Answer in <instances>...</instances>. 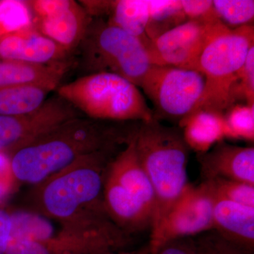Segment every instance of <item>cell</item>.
I'll return each mask as SVG.
<instances>
[{
  "mask_svg": "<svg viewBox=\"0 0 254 254\" xmlns=\"http://www.w3.org/2000/svg\"><path fill=\"white\" fill-rule=\"evenodd\" d=\"M115 150L96 152L32 186L26 209L79 232L132 241L110 218L104 200L105 176Z\"/></svg>",
  "mask_w": 254,
  "mask_h": 254,
  "instance_id": "cell-1",
  "label": "cell"
},
{
  "mask_svg": "<svg viewBox=\"0 0 254 254\" xmlns=\"http://www.w3.org/2000/svg\"><path fill=\"white\" fill-rule=\"evenodd\" d=\"M141 122H110L77 117L65 122L11 155L19 184L34 185L86 155L127 145Z\"/></svg>",
  "mask_w": 254,
  "mask_h": 254,
  "instance_id": "cell-2",
  "label": "cell"
},
{
  "mask_svg": "<svg viewBox=\"0 0 254 254\" xmlns=\"http://www.w3.org/2000/svg\"><path fill=\"white\" fill-rule=\"evenodd\" d=\"M138 158L155 195L150 233L158 230L189 185L190 148L180 127H167L154 120L141 122L135 136Z\"/></svg>",
  "mask_w": 254,
  "mask_h": 254,
  "instance_id": "cell-3",
  "label": "cell"
},
{
  "mask_svg": "<svg viewBox=\"0 0 254 254\" xmlns=\"http://www.w3.org/2000/svg\"><path fill=\"white\" fill-rule=\"evenodd\" d=\"M138 87L110 73L86 74L58 88L57 94L86 118L110 122L154 120Z\"/></svg>",
  "mask_w": 254,
  "mask_h": 254,
  "instance_id": "cell-4",
  "label": "cell"
},
{
  "mask_svg": "<svg viewBox=\"0 0 254 254\" xmlns=\"http://www.w3.org/2000/svg\"><path fill=\"white\" fill-rule=\"evenodd\" d=\"M13 237L6 254H105L129 242L77 231L28 209L11 211Z\"/></svg>",
  "mask_w": 254,
  "mask_h": 254,
  "instance_id": "cell-5",
  "label": "cell"
},
{
  "mask_svg": "<svg viewBox=\"0 0 254 254\" xmlns=\"http://www.w3.org/2000/svg\"><path fill=\"white\" fill-rule=\"evenodd\" d=\"M78 48L87 74L114 73L138 87L155 64L151 52L141 40L103 18H91Z\"/></svg>",
  "mask_w": 254,
  "mask_h": 254,
  "instance_id": "cell-6",
  "label": "cell"
},
{
  "mask_svg": "<svg viewBox=\"0 0 254 254\" xmlns=\"http://www.w3.org/2000/svg\"><path fill=\"white\" fill-rule=\"evenodd\" d=\"M253 46V25L235 29L222 25L219 28L200 58L199 71L204 76L205 86L193 113L203 110L226 112L232 83Z\"/></svg>",
  "mask_w": 254,
  "mask_h": 254,
  "instance_id": "cell-7",
  "label": "cell"
},
{
  "mask_svg": "<svg viewBox=\"0 0 254 254\" xmlns=\"http://www.w3.org/2000/svg\"><path fill=\"white\" fill-rule=\"evenodd\" d=\"M204 86V76L199 71L153 64L140 88L153 105L155 120H171L179 125L193 113Z\"/></svg>",
  "mask_w": 254,
  "mask_h": 254,
  "instance_id": "cell-8",
  "label": "cell"
},
{
  "mask_svg": "<svg viewBox=\"0 0 254 254\" xmlns=\"http://www.w3.org/2000/svg\"><path fill=\"white\" fill-rule=\"evenodd\" d=\"M215 198L202 182L189 183L156 231L150 234V254L165 244L180 239L194 238L213 230Z\"/></svg>",
  "mask_w": 254,
  "mask_h": 254,
  "instance_id": "cell-9",
  "label": "cell"
},
{
  "mask_svg": "<svg viewBox=\"0 0 254 254\" xmlns=\"http://www.w3.org/2000/svg\"><path fill=\"white\" fill-rule=\"evenodd\" d=\"M80 116L83 115L58 94L32 113L0 115V152L11 156L61 124Z\"/></svg>",
  "mask_w": 254,
  "mask_h": 254,
  "instance_id": "cell-10",
  "label": "cell"
},
{
  "mask_svg": "<svg viewBox=\"0 0 254 254\" xmlns=\"http://www.w3.org/2000/svg\"><path fill=\"white\" fill-rule=\"evenodd\" d=\"M33 25L38 31L71 54L85 36L91 17L73 0H31Z\"/></svg>",
  "mask_w": 254,
  "mask_h": 254,
  "instance_id": "cell-11",
  "label": "cell"
},
{
  "mask_svg": "<svg viewBox=\"0 0 254 254\" xmlns=\"http://www.w3.org/2000/svg\"><path fill=\"white\" fill-rule=\"evenodd\" d=\"M222 25L187 21L164 33L152 41L155 64L199 71L202 53Z\"/></svg>",
  "mask_w": 254,
  "mask_h": 254,
  "instance_id": "cell-12",
  "label": "cell"
},
{
  "mask_svg": "<svg viewBox=\"0 0 254 254\" xmlns=\"http://www.w3.org/2000/svg\"><path fill=\"white\" fill-rule=\"evenodd\" d=\"M215 198L209 235L232 254H254V208Z\"/></svg>",
  "mask_w": 254,
  "mask_h": 254,
  "instance_id": "cell-13",
  "label": "cell"
},
{
  "mask_svg": "<svg viewBox=\"0 0 254 254\" xmlns=\"http://www.w3.org/2000/svg\"><path fill=\"white\" fill-rule=\"evenodd\" d=\"M135 136L110 162L105 181L124 196L138 202L153 216L154 192L137 155Z\"/></svg>",
  "mask_w": 254,
  "mask_h": 254,
  "instance_id": "cell-14",
  "label": "cell"
},
{
  "mask_svg": "<svg viewBox=\"0 0 254 254\" xmlns=\"http://www.w3.org/2000/svg\"><path fill=\"white\" fill-rule=\"evenodd\" d=\"M202 182L213 179L254 185V148L230 144L225 141L197 155Z\"/></svg>",
  "mask_w": 254,
  "mask_h": 254,
  "instance_id": "cell-15",
  "label": "cell"
},
{
  "mask_svg": "<svg viewBox=\"0 0 254 254\" xmlns=\"http://www.w3.org/2000/svg\"><path fill=\"white\" fill-rule=\"evenodd\" d=\"M69 55L33 25L0 38V60L50 64L68 60Z\"/></svg>",
  "mask_w": 254,
  "mask_h": 254,
  "instance_id": "cell-16",
  "label": "cell"
},
{
  "mask_svg": "<svg viewBox=\"0 0 254 254\" xmlns=\"http://www.w3.org/2000/svg\"><path fill=\"white\" fill-rule=\"evenodd\" d=\"M92 18L108 16V23L141 40L153 55L152 42L145 30L149 18L148 0L80 1ZM154 60V59H153Z\"/></svg>",
  "mask_w": 254,
  "mask_h": 254,
  "instance_id": "cell-17",
  "label": "cell"
},
{
  "mask_svg": "<svg viewBox=\"0 0 254 254\" xmlns=\"http://www.w3.org/2000/svg\"><path fill=\"white\" fill-rule=\"evenodd\" d=\"M71 64L69 60L50 64L0 60V88L26 84L52 85L58 88Z\"/></svg>",
  "mask_w": 254,
  "mask_h": 254,
  "instance_id": "cell-18",
  "label": "cell"
},
{
  "mask_svg": "<svg viewBox=\"0 0 254 254\" xmlns=\"http://www.w3.org/2000/svg\"><path fill=\"white\" fill-rule=\"evenodd\" d=\"M190 150L204 153L226 138L225 115L211 110L195 112L179 124Z\"/></svg>",
  "mask_w": 254,
  "mask_h": 254,
  "instance_id": "cell-19",
  "label": "cell"
},
{
  "mask_svg": "<svg viewBox=\"0 0 254 254\" xmlns=\"http://www.w3.org/2000/svg\"><path fill=\"white\" fill-rule=\"evenodd\" d=\"M57 87L26 84L0 88V115L17 116L38 110Z\"/></svg>",
  "mask_w": 254,
  "mask_h": 254,
  "instance_id": "cell-20",
  "label": "cell"
},
{
  "mask_svg": "<svg viewBox=\"0 0 254 254\" xmlns=\"http://www.w3.org/2000/svg\"><path fill=\"white\" fill-rule=\"evenodd\" d=\"M148 2L149 18L145 33L151 42L188 21L180 0H148Z\"/></svg>",
  "mask_w": 254,
  "mask_h": 254,
  "instance_id": "cell-21",
  "label": "cell"
},
{
  "mask_svg": "<svg viewBox=\"0 0 254 254\" xmlns=\"http://www.w3.org/2000/svg\"><path fill=\"white\" fill-rule=\"evenodd\" d=\"M226 138L254 141V105L237 103L225 113Z\"/></svg>",
  "mask_w": 254,
  "mask_h": 254,
  "instance_id": "cell-22",
  "label": "cell"
},
{
  "mask_svg": "<svg viewBox=\"0 0 254 254\" xmlns=\"http://www.w3.org/2000/svg\"><path fill=\"white\" fill-rule=\"evenodd\" d=\"M33 26V18L27 1H0V38Z\"/></svg>",
  "mask_w": 254,
  "mask_h": 254,
  "instance_id": "cell-23",
  "label": "cell"
},
{
  "mask_svg": "<svg viewBox=\"0 0 254 254\" xmlns=\"http://www.w3.org/2000/svg\"><path fill=\"white\" fill-rule=\"evenodd\" d=\"M214 8L222 24L235 28L252 25L254 18L253 0H214Z\"/></svg>",
  "mask_w": 254,
  "mask_h": 254,
  "instance_id": "cell-24",
  "label": "cell"
},
{
  "mask_svg": "<svg viewBox=\"0 0 254 254\" xmlns=\"http://www.w3.org/2000/svg\"><path fill=\"white\" fill-rule=\"evenodd\" d=\"M203 182L208 186L214 198L254 208V185L220 178Z\"/></svg>",
  "mask_w": 254,
  "mask_h": 254,
  "instance_id": "cell-25",
  "label": "cell"
},
{
  "mask_svg": "<svg viewBox=\"0 0 254 254\" xmlns=\"http://www.w3.org/2000/svg\"><path fill=\"white\" fill-rule=\"evenodd\" d=\"M237 103L254 105V46L249 51L245 63L237 71L230 88V107Z\"/></svg>",
  "mask_w": 254,
  "mask_h": 254,
  "instance_id": "cell-26",
  "label": "cell"
},
{
  "mask_svg": "<svg viewBox=\"0 0 254 254\" xmlns=\"http://www.w3.org/2000/svg\"><path fill=\"white\" fill-rule=\"evenodd\" d=\"M188 21L213 24L220 22L211 0H180Z\"/></svg>",
  "mask_w": 254,
  "mask_h": 254,
  "instance_id": "cell-27",
  "label": "cell"
},
{
  "mask_svg": "<svg viewBox=\"0 0 254 254\" xmlns=\"http://www.w3.org/2000/svg\"><path fill=\"white\" fill-rule=\"evenodd\" d=\"M12 232L11 210L0 207V254H6Z\"/></svg>",
  "mask_w": 254,
  "mask_h": 254,
  "instance_id": "cell-28",
  "label": "cell"
},
{
  "mask_svg": "<svg viewBox=\"0 0 254 254\" xmlns=\"http://www.w3.org/2000/svg\"><path fill=\"white\" fill-rule=\"evenodd\" d=\"M195 251V239L185 238L165 244L154 254H194Z\"/></svg>",
  "mask_w": 254,
  "mask_h": 254,
  "instance_id": "cell-29",
  "label": "cell"
},
{
  "mask_svg": "<svg viewBox=\"0 0 254 254\" xmlns=\"http://www.w3.org/2000/svg\"><path fill=\"white\" fill-rule=\"evenodd\" d=\"M195 239L194 254H232L217 244L208 233Z\"/></svg>",
  "mask_w": 254,
  "mask_h": 254,
  "instance_id": "cell-30",
  "label": "cell"
},
{
  "mask_svg": "<svg viewBox=\"0 0 254 254\" xmlns=\"http://www.w3.org/2000/svg\"><path fill=\"white\" fill-rule=\"evenodd\" d=\"M18 182L14 176L0 175V207L17 190Z\"/></svg>",
  "mask_w": 254,
  "mask_h": 254,
  "instance_id": "cell-31",
  "label": "cell"
},
{
  "mask_svg": "<svg viewBox=\"0 0 254 254\" xmlns=\"http://www.w3.org/2000/svg\"><path fill=\"white\" fill-rule=\"evenodd\" d=\"M105 254H150L149 250H148V246L145 248L141 249V250L138 251H133V252H110V253Z\"/></svg>",
  "mask_w": 254,
  "mask_h": 254,
  "instance_id": "cell-32",
  "label": "cell"
}]
</instances>
